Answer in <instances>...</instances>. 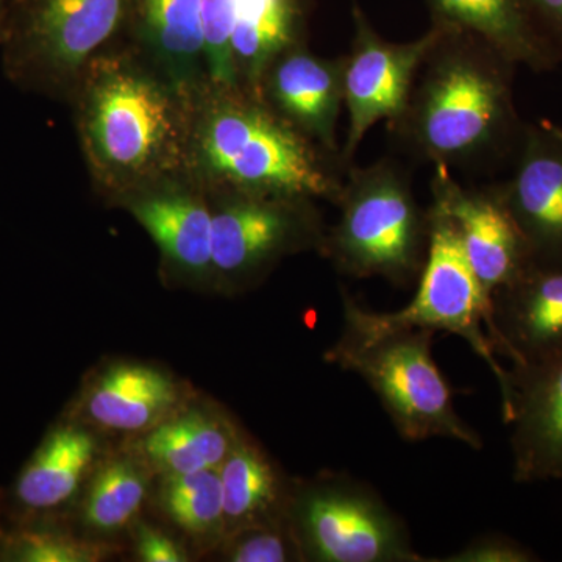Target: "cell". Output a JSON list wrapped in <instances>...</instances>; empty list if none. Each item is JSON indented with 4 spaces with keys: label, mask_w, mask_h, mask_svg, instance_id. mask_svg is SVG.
I'll return each mask as SVG.
<instances>
[{
    "label": "cell",
    "mask_w": 562,
    "mask_h": 562,
    "mask_svg": "<svg viewBox=\"0 0 562 562\" xmlns=\"http://www.w3.org/2000/svg\"><path fill=\"white\" fill-rule=\"evenodd\" d=\"M131 0H14L5 11L9 65L22 79L72 76L120 29Z\"/></svg>",
    "instance_id": "8"
},
{
    "label": "cell",
    "mask_w": 562,
    "mask_h": 562,
    "mask_svg": "<svg viewBox=\"0 0 562 562\" xmlns=\"http://www.w3.org/2000/svg\"><path fill=\"white\" fill-rule=\"evenodd\" d=\"M0 11H7V0H0Z\"/></svg>",
    "instance_id": "34"
},
{
    "label": "cell",
    "mask_w": 562,
    "mask_h": 562,
    "mask_svg": "<svg viewBox=\"0 0 562 562\" xmlns=\"http://www.w3.org/2000/svg\"><path fill=\"white\" fill-rule=\"evenodd\" d=\"M136 554L144 562H184L188 553L171 536L150 525H140L136 532Z\"/></svg>",
    "instance_id": "30"
},
{
    "label": "cell",
    "mask_w": 562,
    "mask_h": 562,
    "mask_svg": "<svg viewBox=\"0 0 562 562\" xmlns=\"http://www.w3.org/2000/svg\"><path fill=\"white\" fill-rule=\"evenodd\" d=\"M238 0H202L205 60L211 79L221 87L238 81L232 58V32Z\"/></svg>",
    "instance_id": "28"
},
{
    "label": "cell",
    "mask_w": 562,
    "mask_h": 562,
    "mask_svg": "<svg viewBox=\"0 0 562 562\" xmlns=\"http://www.w3.org/2000/svg\"><path fill=\"white\" fill-rule=\"evenodd\" d=\"M5 38V11H0V41Z\"/></svg>",
    "instance_id": "32"
},
{
    "label": "cell",
    "mask_w": 562,
    "mask_h": 562,
    "mask_svg": "<svg viewBox=\"0 0 562 562\" xmlns=\"http://www.w3.org/2000/svg\"><path fill=\"white\" fill-rule=\"evenodd\" d=\"M95 457L98 441L87 425L55 428L22 471L18 498L31 509L58 508L79 491L94 468Z\"/></svg>",
    "instance_id": "20"
},
{
    "label": "cell",
    "mask_w": 562,
    "mask_h": 562,
    "mask_svg": "<svg viewBox=\"0 0 562 562\" xmlns=\"http://www.w3.org/2000/svg\"><path fill=\"white\" fill-rule=\"evenodd\" d=\"M539 558L528 547L502 535H486L439 560L441 562H531Z\"/></svg>",
    "instance_id": "29"
},
{
    "label": "cell",
    "mask_w": 562,
    "mask_h": 562,
    "mask_svg": "<svg viewBox=\"0 0 562 562\" xmlns=\"http://www.w3.org/2000/svg\"><path fill=\"white\" fill-rule=\"evenodd\" d=\"M344 327L327 360L360 375L405 441L454 439L479 450V432L454 409L453 391L431 353L428 328L391 324L342 290Z\"/></svg>",
    "instance_id": "2"
},
{
    "label": "cell",
    "mask_w": 562,
    "mask_h": 562,
    "mask_svg": "<svg viewBox=\"0 0 562 562\" xmlns=\"http://www.w3.org/2000/svg\"><path fill=\"white\" fill-rule=\"evenodd\" d=\"M10 547L11 560L22 562H98L111 553L105 543L58 531H22Z\"/></svg>",
    "instance_id": "27"
},
{
    "label": "cell",
    "mask_w": 562,
    "mask_h": 562,
    "mask_svg": "<svg viewBox=\"0 0 562 562\" xmlns=\"http://www.w3.org/2000/svg\"><path fill=\"white\" fill-rule=\"evenodd\" d=\"M190 402L187 384L146 362L121 361L99 372L81 392L85 425L116 432H144Z\"/></svg>",
    "instance_id": "15"
},
{
    "label": "cell",
    "mask_w": 562,
    "mask_h": 562,
    "mask_svg": "<svg viewBox=\"0 0 562 562\" xmlns=\"http://www.w3.org/2000/svg\"><path fill=\"white\" fill-rule=\"evenodd\" d=\"M201 150L213 173L244 191L338 201L342 190L310 140L257 103L231 102L213 111Z\"/></svg>",
    "instance_id": "5"
},
{
    "label": "cell",
    "mask_w": 562,
    "mask_h": 562,
    "mask_svg": "<svg viewBox=\"0 0 562 562\" xmlns=\"http://www.w3.org/2000/svg\"><path fill=\"white\" fill-rule=\"evenodd\" d=\"M355 36L349 57L344 58V105L349 113V131L342 157L351 160L373 125L401 120L408 106L414 80L422 61L441 35V25L412 43L382 38L353 7Z\"/></svg>",
    "instance_id": "10"
},
{
    "label": "cell",
    "mask_w": 562,
    "mask_h": 562,
    "mask_svg": "<svg viewBox=\"0 0 562 562\" xmlns=\"http://www.w3.org/2000/svg\"><path fill=\"white\" fill-rule=\"evenodd\" d=\"M543 38L562 60V0H528Z\"/></svg>",
    "instance_id": "31"
},
{
    "label": "cell",
    "mask_w": 562,
    "mask_h": 562,
    "mask_svg": "<svg viewBox=\"0 0 562 562\" xmlns=\"http://www.w3.org/2000/svg\"><path fill=\"white\" fill-rule=\"evenodd\" d=\"M143 29L151 49L179 79L205 57L202 0H143Z\"/></svg>",
    "instance_id": "24"
},
{
    "label": "cell",
    "mask_w": 562,
    "mask_h": 562,
    "mask_svg": "<svg viewBox=\"0 0 562 562\" xmlns=\"http://www.w3.org/2000/svg\"><path fill=\"white\" fill-rule=\"evenodd\" d=\"M554 131H557L558 135H560V138L562 139V127L560 125L554 124L553 122Z\"/></svg>",
    "instance_id": "33"
},
{
    "label": "cell",
    "mask_w": 562,
    "mask_h": 562,
    "mask_svg": "<svg viewBox=\"0 0 562 562\" xmlns=\"http://www.w3.org/2000/svg\"><path fill=\"white\" fill-rule=\"evenodd\" d=\"M306 198L247 191L211 217L213 271L235 284L260 279L284 255L319 244L325 236Z\"/></svg>",
    "instance_id": "9"
},
{
    "label": "cell",
    "mask_w": 562,
    "mask_h": 562,
    "mask_svg": "<svg viewBox=\"0 0 562 562\" xmlns=\"http://www.w3.org/2000/svg\"><path fill=\"white\" fill-rule=\"evenodd\" d=\"M244 432L220 408L184 403L144 432L138 457L162 476L220 469Z\"/></svg>",
    "instance_id": "17"
},
{
    "label": "cell",
    "mask_w": 562,
    "mask_h": 562,
    "mask_svg": "<svg viewBox=\"0 0 562 562\" xmlns=\"http://www.w3.org/2000/svg\"><path fill=\"white\" fill-rule=\"evenodd\" d=\"M502 414L513 428L514 480H562V349L512 366Z\"/></svg>",
    "instance_id": "11"
},
{
    "label": "cell",
    "mask_w": 562,
    "mask_h": 562,
    "mask_svg": "<svg viewBox=\"0 0 562 562\" xmlns=\"http://www.w3.org/2000/svg\"><path fill=\"white\" fill-rule=\"evenodd\" d=\"M131 210L162 255L180 271L201 277L213 269V216L203 203L183 194H160L133 202Z\"/></svg>",
    "instance_id": "21"
},
{
    "label": "cell",
    "mask_w": 562,
    "mask_h": 562,
    "mask_svg": "<svg viewBox=\"0 0 562 562\" xmlns=\"http://www.w3.org/2000/svg\"><path fill=\"white\" fill-rule=\"evenodd\" d=\"M432 206L452 220L465 257L484 290L495 291L512 283L532 260L530 247L497 190H465L436 166Z\"/></svg>",
    "instance_id": "12"
},
{
    "label": "cell",
    "mask_w": 562,
    "mask_h": 562,
    "mask_svg": "<svg viewBox=\"0 0 562 562\" xmlns=\"http://www.w3.org/2000/svg\"><path fill=\"white\" fill-rule=\"evenodd\" d=\"M297 0H238L232 32V58L236 77L260 87L273 58L294 44Z\"/></svg>",
    "instance_id": "22"
},
{
    "label": "cell",
    "mask_w": 562,
    "mask_h": 562,
    "mask_svg": "<svg viewBox=\"0 0 562 562\" xmlns=\"http://www.w3.org/2000/svg\"><path fill=\"white\" fill-rule=\"evenodd\" d=\"M179 128L176 105L157 81L116 63L95 70L81 131L92 162L106 179L135 181L171 165Z\"/></svg>",
    "instance_id": "4"
},
{
    "label": "cell",
    "mask_w": 562,
    "mask_h": 562,
    "mask_svg": "<svg viewBox=\"0 0 562 562\" xmlns=\"http://www.w3.org/2000/svg\"><path fill=\"white\" fill-rule=\"evenodd\" d=\"M220 476L225 536L290 520L292 486L249 436L243 435L233 447L220 468Z\"/></svg>",
    "instance_id": "19"
},
{
    "label": "cell",
    "mask_w": 562,
    "mask_h": 562,
    "mask_svg": "<svg viewBox=\"0 0 562 562\" xmlns=\"http://www.w3.org/2000/svg\"><path fill=\"white\" fill-rule=\"evenodd\" d=\"M162 512L181 531L198 539H224L220 469L162 476Z\"/></svg>",
    "instance_id": "25"
},
{
    "label": "cell",
    "mask_w": 562,
    "mask_h": 562,
    "mask_svg": "<svg viewBox=\"0 0 562 562\" xmlns=\"http://www.w3.org/2000/svg\"><path fill=\"white\" fill-rule=\"evenodd\" d=\"M225 558L232 562L302 560L290 520L243 528L225 536Z\"/></svg>",
    "instance_id": "26"
},
{
    "label": "cell",
    "mask_w": 562,
    "mask_h": 562,
    "mask_svg": "<svg viewBox=\"0 0 562 562\" xmlns=\"http://www.w3.org/2000/svg\"><path fill=\"white\" fill-rule=\"evenodd\" d=\"M498 192L532 260H562V139L552 121L524 128L516 169Z\"/></svg>",
    "instance_id": "13"
},
{
    "label": "cell",
    "mask_w": 562,
    "mask_h": 562,
    "mask_svg": "<svg viewBox=\"0 0 562 562\" xmlns=\"http://www.w3.org/2000/svg\"><path fill=\"white\" fill-rule=\"evenodd\" d=\"M435 21L484 41L514 65L552 69L560 61L528 0H430Z\"/></svg>",
    "instance_id": "18"
},
{
    "label": "cell",
    "mask_w": 562,
    "mask_h": 562,
    "mask_svg": "<svg viewBox=\"0 0 562 562\" xmlns=\"http://www.w3.org/2000/svg\"><path fill=\"white\" fill-rule=\"evenodd\" d=\"M262 80L283 121L324 149L336 150V125L344 105V58L324 60L291 46L273 58Z\"/></svg>",
    "instance_id": "16"
},
{
    "label": "cell",
    "mask_w": 562,
    "mask_h": 562,
    "mask_svg": "<svg viewBox=\"0 0 562 562\" xmlns=\"http://www.w3.org/2000/svg\"><path fill=\"white\" fill-rule=\"evenodd\" d=\"M495 351L513 364L562 349V260H531L492 294Z\"/></svg>",
    "instance_id": "14"
},
{
    "label": "cell",
    "mask_w": 562,
    "mask_h": 562,
    "mask_svg": "<svg viewBox=\"0 0 562 562\" xmlns=\"http://www.w3.org/2000/svg\"><path fill=\"white\" fill-rule=\"evenodd\" d=\"M150 472L138 454H120L103 462L85 497V525L109 535L131 525L143 508Z\"/></svg>",
    "instance_id": "23"
},
{
    "label": "cell",
    "mask_w": 562,
    "mask_h": 562,
    "mask_svg": "<svg viewBox=\"0 0 562 562\" xmlns=\"http://www.w3.org/2000/svg\"><path fill=\"white\" fill-rule=\"evenodd\" d=\"M336 202L341 217L322 247L339 272L401 286L419 279L430 225L401 168L380 161L355 169Z\"/></svg>",
    "instance_id": "3"
},
{
    "label": "cell",
    "mask_w": 562,
    "mask_h": 562,
    "mask_svg": "<svg viewBox=\"0 0 562 562\" xmlns=\"http://www.w3.org/2000/svg\"><path fill=\"white\" fill-rule=\"evenodd\" d=\"M428 225L427 258L416 295L405 308L382 316L391 324L460 336L490 366L503 394L508 369L497 361L492 295L476 279L452 220L431 206Z\"/></svg>",
    "instance_id": "7"
},
{
    "label": "cell",
    "mask_w": 562,
    "mask_h": 562,
    "mask_svg": "<svg viewBox=\"0 0 562 562\" xmlns=\"http://www.w3.org/2000/svg\"><path fill=\"white\" fill-rule=\"evenodd\" d=\"M439 25L408 106L392 125L422 157L450 169L502 154L524 128L513 99L516 65L484 41Z\"/></svg>",
    "instance_id": "1"
},
{
    "label": "cell",
    "mask_w": 562,
    "mask_h": 562,
    "mask_svg": "<svg viewBox=\"0 0 562 562\" xmlns=\"http://www.w3.org/2000/svg\"><path fill=\"white\" fill-rule=\"evenodd\" d=\"M290 524L302 560L425 562L405 522L369 484L322 475L292 486Z\"/></svg>",
    "instance_id": "6"
}]
</instances>
